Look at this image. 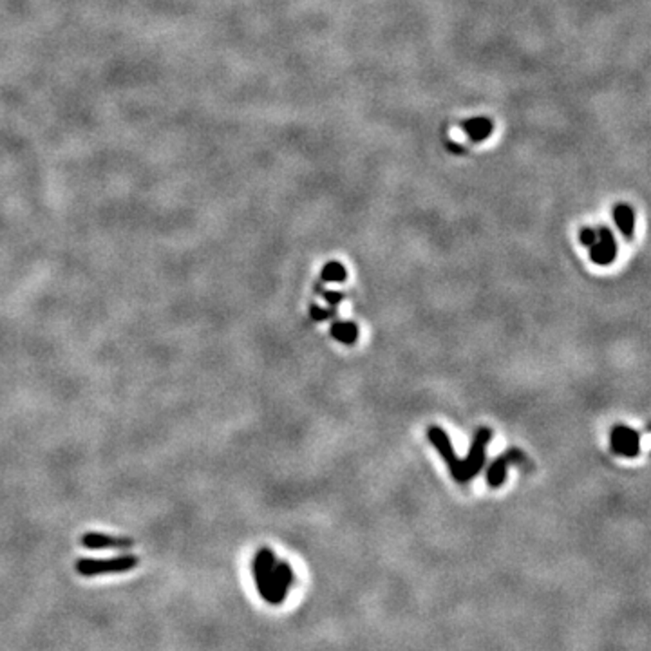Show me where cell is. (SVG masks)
I'll use <instances>...</instances> for the list:
<instances>
[{
  "mask_svg": "<svg viewBox=\"0 0 651 651\" xmlns=\"http://www.w3.org/2000/svg\"><path fill=\"white\" fill-rule=\"evenodd\" d=\"M253 577L261 597L268 603H280L292 584V568L286 563L275 564V555L270 548H261L253 559Z\"/></svg>",
  "mask_w": 651,
  "mask_h": 651,
  "instance_id": "obj_1",
  "label": "cell"
},
{
  "mask_svg": "<svg viewBox=\"0 0 651 651\" xmlns=\"http://www.w3.org/2000/svg\"><path fill=\"white\" fill-rule=\"evenodd\" d=\"M140 559L136 555H118L111 559H78L76 571L84 577L100 576V574H121L136 568Z\"/></svg>",
  "mask_w": 651,
  "mask_h": 651,
  "instance_id": "obj_2",
  "label": "cell"
},
{
  "mask_svg": "<svg viewBox=\"0 0 651 651\" xmlns=\"http://www.w3.org/2000/svg\"><path fill=\"white\" fill-rule=\"evenodd\" d=\"M427 438H429V442L434 445L436 451L439 452V456L445 459V464H447L452 478H454L458 483H467L469 480H467V476H465L464 464H461V459H458V456H456L454 447H452L451 438H449L447 432H445L442 427H436V425H432V427H429V431H427Z\"/></svg>",
  "mask_w": 651,
  "mask_h": 651,
  "instance_id": "obj_3",
  "label": "cell"
},
{
  "mask_svg": "<svg viewBox=\"0 0 651 651\" xmlns=\"http://www.w3.org/2000/svg\"><path fill=\"white\" fill-rule=\"evenodd\" d=\"M492 439V431L487 427H481L476 431L474 439H472L471 449H469L467 458L461 459V464H464V471L465 476H467V480L471 481L478 472L483 469L485 464V447L487 444Z\"/></svg>",
  "mask_w": 651,
  "mask_h": 651,
  "instance_id": "obj_4",
  "label": "cell"
},
{
  "mask_svg": "<svg viewBox=\"0 0 651 651\" xmlns=\"http://www.w3.org/2000/svg\"><path fill=\"white\" fill-rule=\"evenodd\" d=\"M610 444L613 452L624 458H635L640 452V434L626 425H617L611 429Z\"/></svg>",
  "mask_w": 651,
  "mask_h": 651,
  "instance_id": "obj_5",
  "label": "cell"
},
{
  "mask_svg": "<svg viewBox=\"0 0 651 651\" xmlns=\"http://www.w3.org/2000/svg\"><path fill=\"white\" fill-rule=\"evenodd\" d=\"M616 256L617 243L613 234H611V230L606 226L597 228V241L590 246L591 263L599 264V266H608V264H611L616 261Z\"/></svg>",
  "mask_w": 651,
  "mask_h": 651,
  "instance_id": "obj_6",
  "label": "cell"
},
{
  "mask_svg": "<svg viewBox=\"0 0 651 651\" xmlns=\"http://www.w3.org/2000/svg\"><path fill=\"white\" fill-rule=\"evenodd\" d=\"M80 543L84 545L89 550H105V548H120V550H127V548L134 547L136 541L131 537H116V535H107V534H98V532H89V534L82 535Z\"/></svg>",
  "mask_w": 651,
  "mask_h": 651,
  "instance_id": "obj_7",
  "label": "cell"
},
{
  "mask_svg": "<svg viewBox=\"0 0 651 651\" xmlns=\"http://www.w3.org/2000/svg\"><path fill=\"white\" fill-rule=\"evenodd\" d=\"M521 459H523V454H521L520 451H515V449H512V451H508L507 454H503L498 459H494V464H492L487 471V483L491 485L492 488L501 487V485L505 483V480H507L508 465H510L512 461L520 464Z\"/></svg>",
  "mask_w": 651,
  "mask_h": 651,
  "instance_id": "obj_8",
  "label": "cell"
},
{
  "mask_svg": "<svg viewBox=\"0 0 651 651\" xmlns=\"http://www.w3.org/2000/svg\"><path fill=\"white\" fill-rule=\"evenodd\" d=\"M461 128L469 136V140L472 143H481L487 140L494 131V121L487 116H478V118H469V120L461 121Z\"/></svg>",
  "mask_w": 651,
  "mask_h": 651,
  "instance_id": "obj_9",
  "label": "cell"
},
{
  "mask_svg": "<svg viewBox=\"0 0 651 651\" xmlns=\"http://www.w3.org/2000/svg\"><path fill=\"white\" fill-rule=\"evenodd\" d=\"M613 221H616L617 228H619V232L623 234L626 239H631L633 236V228H635V212H633V208L630 204H617L613 208Z\"/></svg>",
  "mask_w": 651,
  "mask_h": 651,
  "instance_id": "obj_10",
  "label": "cell"
},
{
  "mask_svg": "<svg viewBox=\"0 0 651 651\" xmlns=\"http://www.w3.org/2000/svg\"><path fill=\"white\" fill-rule=\"evenodd\" d=\"M332 337L342 344H355L359 339V328L353 322H333Z\"/></svg>",
  "mask_w": 651,
  "mask_h": 651,
  "instance_id": "obj_11",
  "label": "cell"
},
{
  "mask_svg": "<svg viewBox=\"0 0 651 651\" xmlns=\"http://www.w3.org/2000/svg\"><path fill=\"white\" fill-rule=\"evenodd\" d=\"M320 277H322V280H326V283H344V280L348 279V272H346V268L340 263L329 261V263L322 268Z\"/></svg>",
  "mask_w": 651,
  "mask_h": 651,
  "instance_id": "obj_12",
  "label": "cell"
},
{
  "mask_svg": "<svg viewBox=\"0 0 651 651\" xmlns=\"http://www.w3.org/2000/svg\"><path fill=\"white\" fill-rule=\"evenodd\" d=\"M579 241L584 244V246L590 248L591 244H593L597 241V230H596V228L584 226L583 230L579 232Z\"/></svg>",
  "mask_w": 651,
  "mask_h": 651,
  "instance_id": "obj_13",
  "label": "cell"
},
{
  "mask_svg": "<svg viewBox=\"0 0 651 651\" xmlns=\"http://www.w3.org/2000/svg\"><path fill=\"white\" fill-rule=\"evenodd\" d=\"M310 315H312V319L317 320V322H322V320H328L329 317H332V312H329V310L319 308V304H312V306H310Z\"/></svg>",
  "mask_w": 651,
  "mask_h": 651,
  "instance_id": "obj_14",
  "label": "cell"
},
{
  "mask_svg": "<svg viewBox=\"0 0 651 651\" xmlns=\"http://www.w3.org/2000/svg\"><path fill=\"white\" fill-rule=\"evenodd\" d=\"M342 297H344L342 293H339V292H324V299L328 300V304L332 306V310L339 306L340 300H342Z\"/></svg>",
  "mask_w": 651,
  "mask_h": 651,
  "instance_id": "obj_15",
  "label": "cell"
}]
</instances>
